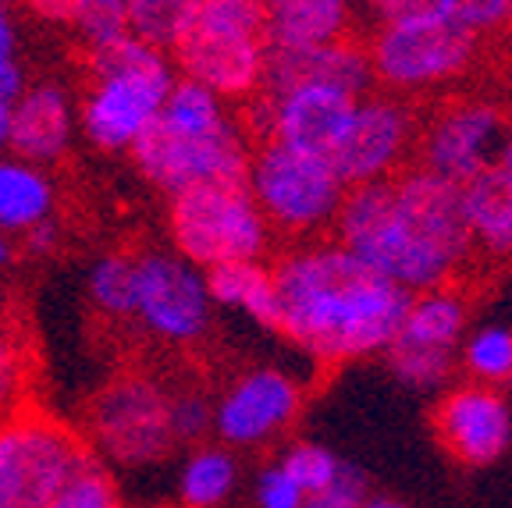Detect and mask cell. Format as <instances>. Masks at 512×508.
<instances>
[{
	"mask_svg": "<svg viewBox=\"0 0 512 508\" xmlns=\"http://www.w3.org/2000/svg\"><path fill=\"white\" fill-rule=\"evenodd\" d=\"M271 270L278 334L313 363L345 366L384 356L406 317V288L335 239L299 242Z\"/></svg>",
	"mask_w": 512,
	"mask_h": 508,
	"instance_id": "1",
	"label": "cell"
},
{
	"mask_svg": "<svg viewBox=\"0 0 512 508\" xmlns=\"http://www.w3.org/2000/svg\"><path fill=\"white\" fill-rule=\"evenodd\" d=\"M335 242L409 295L452 285L470 263L473 239L463 214V185L424 167L352 185L335 217Z\"/></svg>",
	"mask_w": 512,
	"mask_h": 508,
	"instance_id": "2",
	"label": "cell"
},
{
	"mask_svg": "<svg viewBox=\"0 0 512 508\" xmlns=\"http://www.w3.org/2000/svg\"><path fill=\"white\" fill-rule=\"evenodd\" d=\"M139 175L164 196L196 185L246 182L249 139L221 96L178 75L157 121L132 146Z\"/></svg>",
	"mask_w": 512,
	"mask_h": 508,
	"instance_id": "3",
	"label": "cell"
},
{
	"mask_svg": "<svg viewBox=\"0 0 512 508\" xmlns=\"http://www.w3.org/2000/svg\"><path fill=\"white\" fill-rule=\"evenodd\" d=\"M178 72L168 50L121 32L89 50V89L82 93L79 132L96 150L128 153L157 121Z\"/></svg>",
	"mask_w": 512,
	"mask_h": 508,
	"instance_id": "4",
	"label": "cell"
},
{
	"mask_svg": "<svg viewBox=\"0 0 512 508\" xmlns=\"http://www.w3.org/2000/svg\"><path fill=\"white\" fill-rule=\"evenodd\" d=\"M171 54L182 79L217 93L224 104L256 96L271 54L264 0H200Z\"/></svg>",
	"mask_w": 512,
	"mask_h": 508,
	"instance_id": "5",
	"label": "cell"
},
{
	"mask_svg": "<svg viewBox=\"0 0 512 508\" xmlns=\"http://www.w3.org/2000/svg\"><path fill=\"white\" fill-rule=\"evenodd\" d=\"M477 43L473 32L452 22L441 8H431L377 22L367 57L384 93L413 100L463 79L477 61Z\"/></svg>",
	"mask_w": 512,
	"mask_h": 508,
	"instance_id": "6",
	"label": "cell"
},
{
	"mask_svg": "<svg viewBox=\"0 0 512 508\" xmlns=\"http://www.w3.org/2000/svg\"><path fill=\"white\" fill-rule=\"evenodd\" d=\"M246 189L274 235L310 242L335 228L349 185L338 178L328 157L264 139L249 153Z\"/></svg>",
	"mask_w": 512,
	"mask_h": 508,
	"instance_id": "7",
	"label": "cell"
},
{
	"mask_svg": "<svg viewBox=\"0 0 512 508\" xmlns=\"http://www.w3.org/2000/svg\"><path fill=\"white\" fill-rule=\"evenodd\" d=\"M168 199L171 246L200 270L264 260L271 253L274 231L249 196L246 182L196 185Z\"/></svg>",
	"mask_w": 512,
	"mask_h": 508,
	"instance_id": "8",
	"label": "cell"
},
{
	"mask_svg": "<svg viewBox=\"0 0 512 508\" xmlns=\"http://www.w3.org/2000/svg\"><path fill=\"white\" fill-rule=\"evenodd\" d=\"M171 388L157 377L121 374L96 391L89 402L86 445L100 462L125 469H146L175 452L171 437Z\"/></svg>",
	"mask_w": 512,
	"mask_h": 508,
	"instance_id": "9",
	"label": "cell"
},
{
	"mask_svg": "<svg viewBox=\"0 0 512 508\" xmlns=\"http://www.w3.org/2000/svg\"><path fill=\"white\" fill-rule=\"evenodd\" d=\"M89 455L86 437L57 416L15 409L0 420V508H47Z\"/></svg>",
	"mask_w": 512,
	"mask_h": 508,
	"instance_id": "10",
	"label": "cell"
},
{
	"mask_svg": "<svg viewBox=\"0 0 512 508\" xmlns=\"http://www.w3.org/2000/svg\"><path fill=\"white\" fill-rule=\"evenodd\" d=\"M470 331V306L456 288L409 295L406 317L384 349L388 370L416 391H438L459 366V345Z\"/></svg>",
	"mask_w": 512,
	"mask_h": 508,
	"instance_id": "11",
	"label": "cell"
},
{
	"mask_svg": "<svg viewBox=\"0 0 512 508\" xmlns=\"http://www.w3.org/2000/svg\"><path fill=\"white\" fill-rule=\"evenodd\" d=\"M207 270L178 256L175 249H146L136 256V299L132 320L164 345H196L214 324Z\"/></svg>",
	"mask_w": 512,
	"mask_h": 508,
	"instance_id": "12",
	"label": "cell"
},
{
	"mask_svg": "<svg viewBox=\"0 0 512 508\" xmlns=\"http://www.w3.org/2000/svg\"><path fill=\"white\" fill-rule=\"evenodd\" d=\"M303 405L306 388L288 366H249L214 398V437L232 452L264 448L296 427Z\"/></svg>",
	"mask_w": 512,
	"mask_h": 508,
	"instance_id": "13",
	"label": "cell"
},
{
	"mask_svg": "<svg viewBox=\"0 0 512 508\" xmlns=\"http://www.w3.org/2000/svg\"><path fill=\"white\" fill-rule=\"evenodd\" d=\"M509 114L488 96H459L438 107L416 132V160L424 171L452 185H466L484 175L502 150Z\"/></svg>",
	"mask_w": 512,
	"mask_h": 508,
	"instance_id": "14",
	"label": "cell"
},
{
	"mask_svg": "<svg viewBox=\"0 0 512 508\" xmlns=\"http://www.w3.org/2000/svg\"><path fill=\"white\" fill-rule=\"evenodd\" d=\"M416 118L413 104L395 93H363L352 107V118L331 153V167L345 185H370L395 178L416 150Z\"/></svg>",
	"mask_w": 512,
	"mask_h": 508,
	"instance_id": "15",
	"label": "cell"
},
{
	"mask_svg": "<svg viewBox=\"0 0 512 508\" xmlns=\"http://www.w3.org/2000/svg\"><path fill=\"white\" fill-rule=\"evenodd\" d=\"M360 96L345 93L338 86H324V82H299V86L278 89V93H260L249 96V128L274 143L296 146V150L317 153V157H331L342 139L345 125L352 118Z\"/></svg>",
	"mask_w": 512,
	"mask_h": 508,
	"instance_id": "16",
	"label": "cell"
},
{
	"mask_svg": "<svg viewBox=\"0 0 512 508\" xmlns=\"http://www.w3.org/2000/svg\"><path fill=\"white\" fill-rule=\"evenodd\" d=\"M434 434L459 466L484 469L512 448V405L491 384H452L434 405Z\"/></svg>",
	"mask_w": 512,
	"mask_h": 508,
	"instance_id": "17",
	"label": "cell"
},
{
	"mask_svg": "<svg viewBox=\"0 0 512 508\" xmlns=\"http://www.w3.org/2000/svg\"><path fill=\"white\" fill-rule=\"evenodd\" d=\"M75 132H79V111L68 89L57 82H32L11 104L8 153L47 167L68 153Z\"/></svg>",
	"mask_w": 512,
	"mask_h": 508,
	"instance_id": "18",
	"label": "cell"
},
{
	"mask_svg": "<svg viewBox=\"0 0 512 508\" xmlns=\"http://www.w3.org/2000/svg\"><path fill=\"white\" fill-rule=\"evenodd\" d=\"M299 82H324L338 86L352 96H363L374 89V72H370L367 47L352 40L324 43L310 50H271L264 68V93L299 86Z\"/></svg>",
	"mask_w": 512,
	"mask_h": 508,
	"instance_id": "19",
	"label": "cell"
},
{
	"mask_svg": "<svg viewBox=\"0 0 512 508\" xmlns=\"http://www.w3.org/2000/svg\"><path fill=\"white\" fill-rule=\"evenodd\" d=\"M356 0H264L271 50H310L349 40Z\"/></svg>",
	"mask_w": 512,
	"mask_h": 508,
	"instance_id": "20",
	"label": "cell"
},
{
	"mask_svg": "<svg viewBox=\"0 0 512 508\" xmlns=\"http://www.w3.org/2000/svg\"><path fill=\"white\" fill-rule=\"evenodd\" d=\"M57 192L47 167L22 160L15 153H0V231L25 235L36 224L54 221Z\"/></svg>",
	"mask_w": 512,
	"mask_h": 508,
	"instance_id": "21",
	"label": "cell"
},
{
	"mask_svg": "<svg viewBox=\"0 0 512 508\" xmlns=\"http://www.w3.org/2000/svg\"><path fill=\"white\" fill-rule=\"evenodd\" d=\"M207 285L214 306L242 313L249 324L264 331H278V285H274V270L264 260L224 263L207 270Z\"/></svg>",
	"mask_w": 512,
	"mask_h": 508,
	"instance_id": "22",
	"label": "cell"
},
{
	"mask_svg": "<svg viewBox=\"0 0 512 508\" xmlns=\"http://www.w3.org/2000/svg\"><path fill=\"white\" fill-rule=\"evenodd\" d=\"M463 214L473 249L512 256V182L495 164L463 185Z\"/></svg>",
	"mask_w": 512,
	"mask_h": 508,
	"instance_id": "23",
	"label": "cell"
},
{
	"mask_svg": "<svg viewBox=\"0 0 512 508\" xmlns=\"http://www.w3.org/2000/svg\"><path fill=\"white\" fill-rule=\"evenodd\" d=\"M242 484L239 455L221 441L189 448L178 466V501L182 508H221Z\"/></svg>",
	"mask_w": 512,
	"mask_h": 508,
	"instance_id": "24",
	"label": "cell"
},
{
	"mask_svg": "<svg viewBox=\"0 0 512 508\" xmlns=\"http://www.w3.org/2000/svg\"><path fill=\"white\" fill-rule=\"evenodd\" d=\"M459 366L477 384L502 388L512 381V327L509 324H480L470 327L459 345Z\"/></svg>",
	"mask_w": 512,
	"mask_h": 508,
	"instance_id": "25",
	"label": "cell"
},
{
	"mask_svg": "<svg viewBox=\"0 0 512 508\" xmlns=\"http://www.w3.org/2000/svg\"><path fill=\"white\" fill-rule=\"evenodd\" d=\"M89 302L104 317L132 320V299H136V256L107 253L89 267L86 274Z\"/></svg>",
	"mask_w": 512,
	"mask_h": 508,
	"instance_id": "26",
	"label": "cell"
},
{
	"mask_svg": "<svg viewBox=\"0 0 512 508\" xmlns=\"http://www.w3.org/2000/svg\"><path fill=\"white\" fill-rule=\"evenodd\" d=\"M200 0H125L128 32L160 50H171L189 29Z\"/></svg>",
	"mask_w": 512,
	"mask_h": 508,
	"instance_id": "27",
	"label": "cell"
},
{
	"mask_svg": "<svg viewBox=\"0 0 512 508\" xmlns=\"http://www.w3.org/2000/svg\"><path fill=\"white\" fill-rule=\"evenodd\" d=\"M47 508H121L118 484H114L107 462L89 455L72 477L64 480Z\"/></svg>",
	"mask_w": 512,
	"mask_h": 508,
	"instance_id": "28",
	"label": "cell"
},
{
	"mask_svg": "<svg viewBox=\"0 0 512 508\" xmlns=\"http://www.w3.org/2000/svg\"><path fill=\"white\" fill-rule=\"evenodd\" d=\"M278 462L288 477L303 487V494L320 491V487L328 484V480H335L338 469L345 466V459H338V455L331 452L328 445H320V441H292V445L278 455Z\"/></svg>",
	"mask_w": 512,
	"mask_h": 508,
	"instance_id": "29",
	"label": "cell"
},
{
	"mask_svg": "<svg viewBox=\"0 0 512 508\" xmlns=\"http://www.w3.org/2000/svg\"><path fill=\"white\" fill-rule=\"evenodd\" d=\"M168 420H171L175 445L182 448L203 445L214 434V398H207L203 391H192V388H178V391L171 388Z\"/></svg>",
	"mask_w": 512,
	"mask_h": 508,
	"instance_id": "30",
	"label": "cell"
},
{
	"mask_svg": "<svg viewBox=\"0 0 512 508\" xmlns=\"http://www.w3.org/2000/svg\"><path fill=\"white\" fill-rule=\"evenodd\" d=\"M82 36L86 50L100 47V43L118 40L121 32H128V8L125 0H82L79 18L72 25Z\"/></svg>",
	"mask_w": 512,
	"mask_h": 508,
	"instance_id": "31",
	"label": "cell"
},
{
	"mask_svg": "<svg viewBox=\"0 0 512 508\" xmlns=\"http://www.w3.org/2000/svg\"><path fill=\"white\" fill-rule=\"evenodd\" d=\"M438 8L466 32H473L477 40L512 22V0H441Z\"/></svg>",
	"mask_w": 512,
	"mask_h": 508,
	"instance_id": "32",
	"label": "cell"
},
{
	"mask_svg": "<svg viewBox=\"0 0 512 508\" xmlns=\"http://www.w3.org/2000/svg\"><path fill=\"white\" fill-rule=\"evenodd\" d=\"M25 388H29V359L25 349L0 331V420L22 409Z\"/></svg>",
	"mask_w": 512,
	"mask_h": 508,
	"instance_id": "33",
	"label": "cell"
},
{
	"mask_svg": "<svg viewBox=\"0 0 512 508\" xmlns=\"http://www.w3.org/2000/svg\"><path fill=\"white\" fill-rule=\"evenodd\" d=\"M370 494V480L363 469H356L352 462H345L338 469V477L328 480V484L320 487V491L306 494L303 508H363Z\"/></svg>",
	"mask_w": 512,
	"mask_h": 508,
	"instance_id": "34",
	"label": "cell"
},
{
	"mask_svg": "<svg viewBox=\"0 0 512 508\" xmlns=\"http://www.w3.org/2000/svg\"><path fill=\"white\" fill-rule=\"evenodd\" d=\"M303 498V487L288 477L278 459L253 477V508H303Z\"/></svg>",
	"mask_w": 512,
	"mask_h": 508,
	"instance_id": "35",
	"label": "cell"
},
{
	"mask_svg": "<svg viewBox=\"0 0 512 508\" xmlns=\"http://www.w3.org/2000/svg\"><path fill=\"white\" fill-rule=\"evenodd\" d=\"M18 36H15V18H11L8 4H0V100H11L25 89L22 64H18Z\"/></svg>",
	"mask_w": 512,
	"mask_h": 508,
	"instance_id": "36",
	"label": "cell"
},
{
	"mask_svg": "<svg viewBox=\"0 0 512 508\" xmlns=\"http://www.w3.org/2000/svg\"><path fill=\"white\" fill-rule=\"evenodd\" d=\"M25 8L47 25H75L82 0H25Z\"/></svg>",
	"mask_w": 512,
	"mask_h": 508,
	"instance_id": "37",
	"label": "cell"
},
{
	"mask_svg": "<svg viewBox=\"0 0 512 508\" xmlns=\"http://www.w3.org/2000/svg\"><path fill=\"white\" fill-rule=\"evenodd\" d=\"M356 4L374 11L377 22H388V18L413 15V11H431V8H438L441 0H356Z\"/></svg>",
	"mask_w": 512,
	"mask_h": 508,
	"instance_id": "38",
	"label": "cell"
},
{
	"mask_svg": "<svg viewBox=\"0 0 512 508\" xmlns=\"http://www.w3.org/2000/svg\"><path fill=\"white\" fill-rule=\"evenodd\" d=\"M25 242H29L32 253L50 256L57 249V242H61V228H57L54 221H43V224H36L32 231H25Z\"/></svg>",
	"mask_w": 512,
	"mask_h": 508,
	"instance_id": "39",
	"label": "cell"
},
{
	"mask_svg": "<svg viewBox=\"0 0 512 508\" xmlns=\"http://www.w3.org/2000/svg\"><path fill=\"white\" fill-rule=\"evenodd\" d=\"M495 167L512 182V118H509V125H505V139H502V150H498V157H495Z\"/></svg>",
	"mask_w": 512,
	"mask_h": 508,
	"instance_id": "40",
	"label": "cell"
},
{
	"mask_svg": "<svg viewBox=\"0 0 512 508\" xmlns=\"http://www.w3.org/2000/svg\"><path fill=\"white\" fill-rule=\"evenodd\" d=\"M363 508H413L409 501L395 498V494H367V501H363Z\"/></svg>",
	"mask_w": 512,
	"mask_h": 508,
	"instance_id": "41",
	"label": "cell"
},
{
	"mask_svg": "<svg viewBox=\"0 0 512 508\" xmlns=\"http://www.w3.org/2000/svg\"><path fill=\"white\" fill-rule=\"evenodd\" d=\"M11 143V100H0V153H8Z\"/></svg>",
	"mask_w": 512,
	"mask_h": 508,
	"instance_id": "42",
	"label": "cell"
},
{
	"mask_svg": "<svg viewBox=\"0 0 512 508\" xmlns=\"http://www.w3.org/2000/svg\"><path fill=\"white\" fill-rule=\"evenodd\" d=\"M8 260H11V235H4V231H0V267H4Z\"/></svg>",
	"mask_w": 512,
	"mask_h": 508,
	"instance_id": "43",
	"label": "cell"
},
{
	"mask_svg": "<svg viewBox=\"0 0 512 508\" xmlns=\"http://www.w3.org/2000/svg\"><path fill=\"white\" fill-rule=\"evenodd\" d=\"M146 508H164V505H146Z\"/></svg>",
	"mask_w": 512,
	"mask_h": 508,
	"instance_id": "44",
	"label": "cell"
},
{
	"mask_svg": "<svg viewBox=\"0 0 512 508\" xmlns=\"http://www.w3.org/2000/svg\"><path fill=\"white\" fill-rule=\"evenodd\" d=\"M0 4H8V0H0Z\"/></svg>",
	"mask_w": 512,
	"mask_h": 508,
	"instance_id": "45",
	"label": "cell"
},
{
	"mask_svg": "<svg viewBox=\"0 0 512 508\" xmlns=\"http://www.w3.org/2000/svg\"><path fill=\"white\" fill-rule=\"evenodd\" d=\"M509 384H512V381H509Z\"/></svg>",
	"mask_w": 512,
	"mask_h": 508,
	"instance_id": "46",
	"label": "cell"
}]
</instances>
